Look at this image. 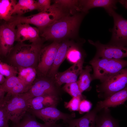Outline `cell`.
<instances>
[{
    "label": "cell",
    "instance_id": "6da1fadb",
    "mask_svg": "<svg viewBox=\"0 0 127 127\" xmlns=\"http://www.w3.org/2000/svg\"><path fill=\"white\" fill-rule=\"evenodd\" d=\"M85 14L82 12L68 14L45 28L40 36L46 40L58 41L75 37Z\"/></svg>",
    "mask_w": 127,
    "mask_h": 127
},
{
    "label": "cell",
    "instance_id": "7a4b0ae2",
    "mask_svg": "<svg viewBox=\"0 0 127 127\" xmlns=\"http://www.w3.org/2000/svg\"><path fill=\"white\" fill-rule=\"evenodd\" d=\"M42 43L41 39L30 44L18 42L7 56L12 66L16 68L20 67L35 68L37 65Z\"/></svg>",
    "mask_w": 127,
    "mask_h": 127
},
{
    "label": "cell",
    "instance_id": "3957f363",
    "mask_svg": "<svg viewBox=\"0 0 127 127\" xmlns=\"http://www.w3.org/2000/svg\"><path fill=\"white\" fill-rule=\"evenodd\" d=\"M93 70V79H99L102 82L124 68L127 65L126 60L95 57L90 62Z\"/></svg>",
    "mask_w": 127,
    "mask_h": 127
},
{
    "label": "cell",
    "instance_id": "277c9868",
    "mask_svg": "<svg viewBox=\"0 0 127 127\" xmlns=\"http://www.w3.org/2000/svg\"><path fill=\"white\" fill-rule=\"evenodd\" d=\"M30 97L26 92L19 94L7 93L3 103L7 112L9 120L13 124L18 122L27 112Z\"/></svg>",
    "mask_w": 127,
    "mask_h": 127
},
{
    "label": "cell",
    "instance_id": "5b68a950",
    "mask_svg": "<svg viewBox=\"0 0 127 127\" xmlns=\"http://www.w3.org/2000/svg\"><path fill=\"white\" fill-rule=\"evenodd\" d=\"M96 86L98 96L105 99L127 87V70L124 68Z\"/></svg>",
    "mask_w": 127,
    "mask_h": 127
},
{
    "label": "cell",
    "instance_id": "8992f818",
    "mask_svg": "<svg viewBox=\"0 0 127 127\" xmlns=\"http://www.w3.org/2000/svg\"><path fill=\"white\" fill-rule=\"evenodd\" d=\"M0 21V54L6 57L9 54L15 41L16 26L10 22Z\"/></svg>",
    "mask_w": 127,
    "mask_h": 127
},
{
    "label": "cell",
    "instance_id": "52a82bcc",
    "mask_svg": "<svg viewBox=\"0 0 127 127\" xmlns=\"http://www.w3.org/2000/svg\"><path fill=\"white\" fill-rule=\"evenodd\" d=\"M88 42L96 49L95 57L115 60L122 59L127 56L126 47L118 46L109 43L103 44L98 41L94 42L89 40Z\"/></svg>",
    "mask_w": 127,
    "mask_h": 127
},
{
    "label": "cell",
    "instance_id": "ba28073f",
    "mask_svg": "<svg viewBox=\"0 0 127 127\" xmlns=\"http://www.w3.org/2000/svg\"><path fill=\"white\" fill-rule=\"evenodd\" d=\"M43 121L44 123L53 125L60 119L63 121L74 119L75 117L74 113L69 114L63 112L56 107H50L37 110H28L27 111Z\"/></svg>",
    "mask_w": 127,
    "mask_h": 127
},
{
    "label": "cell",
    "instance_id": "9c48e42d",
    "mask_svg": "<svg viewBox=\"0 0 127 127\" xmlns=\"http://www.w3.org/2000/svg\"><path fill=\"white\" fill-rule=\"evenodd\" d=\"M114 25L110 31L112 32L111 40L109 43L126 47L127 43V20L115 11L112 13Z\"/></svg>",
    "mask_w": 127,
    "mask_h": 127
},
{
    "label": "cell",
    "instance_id": "30bf717a",
    "mask_svg": "<svg viewBox=\"0 0 127 127\" xmlns=\"http://www.w3.org/2000/svg\"><path fill=\"white\" fill-rule=\"evenodd\" d=\"M59 87L53 79L42 78L34 80L27 92L30 98L46 95L59 97Z\"/></svg>",
    "mask_w": 127,
    "mask_h": 127
},
{
    "label": "cell",
    "instance_id": "8fae6325",
    "mask_svg": "<svg viewBox=\"0 0 127 127\" xmlns=\"http://www.w3.org/2000/svg\"><path fill=\"white\" fill-rule=\"evenodd\" d=\"M60 42L54 41L50 44L42 48L40 51L37 65V68L43 75L48 73L54 62Z\"/></svg>",
    "mask_w": 127,
    "mask_h": 127
},
{
    "label": "cell",
    "instance_id": "7c38bea8",
    "mask_svg": "<svg viewBox=\"0 0 127 127\" xmlns=\"http://www.w3.org/2000/svg\"><path fill=\"white\" fill-rule=\"evenodd\" d=\"M83 62L73 64L64 72L56 73L53 79L56 85L59 87L63 83L76 82L82 69Z\"/></svg>",
    "mask_w": 127,
    "mask_h": 127
},
{
    "label": "cell",
    "instance_id": "4fadbf2b",
    "mask_svg": "<svg viewBox=\"0 0 127 127\" xmlns=\"http://www.w3.org/2000/svg\"><path fill=\"white\" fill-rule=\"evenodd\" d=\"M119 0H79V8L80 12L86 14L91 8L96 7L103 8L110 16L117 9L116 4Z\"/></svg>",
    "mask_w": 127,
    "mask_h": 127
},
{
    "label": "cell",
    "instance_id": "5bb4252c",
    "mask_svg": "<svg viewBox=\"0 0 127 127\" xmlns=\"http://www.w3.org/2000/svg\"><path fill=\"white\" fill-rule=\"evenodd\" d=\"M15 41L22 43L29 40L32 43L41 40L40 32L37 28L32 27L28 24H20L16 26Z\"/></svg>",
    "mask_w": 127,
    "mask_h": 127
},
{
    "label": "cell",
    "instance_id": "9a60e30c",
    "mask_svg": "<svg viewBox=\"0 0 127 127\" xmlns=\"http://www.w3.org/2000/svg\"><path fill=\"white\" fill-rule=\"evenodd\" d=\"M60 100L59 97L48 95L32 98L28 100V110H37L50 107H56Z\"/></svg>",
    "mask_w": 127,
    "mask_h": 127
},
{
    "label": "cell",
    "instance_id": "2e32d148",
    "mask_svg": "<svg viewBox=\"0 0 127 127\" xmlns=\"http://www.w3.org/2000/svg\"><path fill=\"white\" fill-rule=\"evenodd\" d=\"M127 99V88L115 93L98 102L95 107L98 111L104 108L115 107L123 104Z\"/></svg>",
    "mask_w": 127,
    "mask_h": 127
},
{
    "label": "cell",
    "instance_id": "e0dca14e",
    "mask_svg": "<svg viewBox=\"0 0 127 127\" xmlns=\"http://www.w3.org/2000/svg\"><path fill=\"white\" fill-rule=\"evenodd\" d=\"M72 43L67 41L60 43L53 63L48 73L49 76L53 78L57 72L59 67L66 58L67 51Z\"/></svg>",
    "mask_w": 127,
    "mask_h": 127
},
{
    "label": "cell",
    "instance_id": "ac0fdd59",
    "mask_svg": "<svg viewBox=\"0 0 127 127\" xmlns=\"http://www.w3.org/2000/svg\"><path fill=\"white\" fill-rule=\"evenodd\" d=\"M98 111L95 108L81 117L63 121L68 127H95V119Z\"/></svg>",
    "mask_w": 127,
    "mask_h": 127
},
{
    "label": "cell",
    "instance_id": "d6986e66",
    "mask_svg": "<svg viewBox=\"0 0 127 127\" xmlns=\"http://www.w3.org/2000/svg\"><path fill=\"white\" fill-rule=\"evenodd\" d=\"M95 127H120L118 120L111 115L109 108L98 111L95 119Z\"/></svg>",
    "mask_w": 127,
    "mask_h": 127
},
{
    "label": "cell",
    "instance_id": "ffe728a7",
    "mask_svg": "<svg viewBox=\"0 0 127 127\" xmlns=\"http://www.w3.org/2000/svg\"><path fill=\"white\" fill-rule=\"evenodd\" d=\"M55 124L40 123L37 120L35 116L27 111L19 121L13 124L11 127H52Z\"/></svg>",
    "mask_w": 127,
    "mask_h": 127
},
{
    "label": "cell",
    "instance_id": "44dd1931",
    "mask_svg": "<svg viewBox=\"0 0 127 127\" xmlns=\"http://www.w3.org/2000/svg\"><path fill=\"white\" fill-rule=\"evenodd\" d=\"M37 9L36 1L34 0H19L15 4L12 15L21 16L23 14Z\"/></svg>",
    "mask_w": 127,
    "mask_h": 127
},
{
    "label": "cell",
    "instance_id": "7402d4cb",
    "mask_svg": "<svg viewBox=\"0 0 127 127\" xmlns=\"http://www.w3.org/2000/svg\"><path fill=\"white\" fill-rule=\"evenodd\" d=\"M92 71V67L87 65L83 68L79 75L77 82L80 90L82 93L88 89L90 87L91 82L93 80L90 72Z\"/></svg>",
    "mask_w": 127,
    "mask_h": 127
},
{
    "label": "cell",
    "instance_id": "603a6c76",
    "mask_svg": "<svg viewBox=\"0 0 127 127\" xmlns=\"http://www.w3.org/2000/svg\"><path fill=\"white\" fill-rule=\"evenodd\" d=\"M17 2L15 0H0V20L10 21L12 16V12Z\"/></svg>",
    "mask_w": 127,
    "mask_h": 127
},
{
    "label": "cell",
    "instance_id": "cb8c5ba5",
    "mask_svg": "<svg viewBox=\"0 0 127 127\" xmlns=\"http://www.w3.org/2000/svg\"><path fill=\"white\" fill-rule=\"evenodd\" d=\"M18 77L27 84L32 85L35 79L36 71L32 67H18L17 68Z\"/></svg>",
    "mask_w": 127,
    "mask_h": 127
},
{
    "label": "cell",
    "instance_id": "d4e9b609",
    "mask_svg": "<svg viewBox=\"0 0 127 127\" xmlns=\"http://www.w3.org/2000/svg\"><path fill=\"white\" fill-rule=\"evenodd\" d=\"M81 50L78 44L72 43L68 49L66 58L73 64L83 61Z\"/></svg>",
    "mask_w": 127,
    "mask_h": 127
},
{
    "label": "cell",
    "instance_id": "484cf974",
    "mask_svg": "<svg viewBox=\"0 0 127 127\" xmlns=\"http://www.w3.org/2000/svg\"><path fill=\"white\" fill-rule=\"evenodd\" d=\"M22 81L16 76H14L5 78L0 88L5 93L12 94Z\"/></svg>",
    "mask_w": 127,
    "mask_h": 127
},
{
    "label": "cell",
    "instance_id": "4316f807",
    "mask_svg": "<svg viewBox=\"0 0 127 127\" xmlns=\"http://www.w3.org/2000/svg\"><path fill=\"white\" fill-rule=\"evenodd\" d=\"M55 2V3L61 6L71 14L79 12V0H57Z\"/></svg>",
    "mask_w": 127,
    "mask_h": 127
},
{
    "label": "cell",
    "instance_id": "83f0119b",
    "mask_svg": "<svg viewBox=\"0 0 127 127\" xmlns=\"http://www.w3.org/2000/svg\"><path fill=\"white\" fill-rule=\"evenodd\" d=\"M63 89L72 97H79L83 99V96L79 89L77 81L66 83L63 87Z\"/></svg>",
    "mask_w": 127,
    "mask_h": 127
},
{
    "label": "cell",
    "instance_id": "f1b7e54d",
    "mask_svg": "<svg viewBox=\"0 0 127 127\" xmlns=\"http://www.w3.org/2000/svg\"><path fill=\"white\" fill-rule=\"evenodd\" d=\"M17 69L12 65L0 60V74L7 78L18 74Z\"/></svg>",
    "mask_w": 127,
    "mask_h": 127
},
{
    "label": "cell",
    "instance_id": "f546056e",
    "mask_svg": "<svg viewBox=\"0 0 127 127\" xmlns=\"http://www.w3.org/2000/svg\"><path fill=\"white\" fill-rule=\"evenodd\" d=\"M3 101L0 103V127H9L8 114Z\"/></svg>",
    "mask_w": 127,
    "mask_h": 127
},
{
    "label": "cell",
    "instance_id": "4dcf8cb0",
    "mask_svg": "<svg viewBox=\"0 0 127 127\" xmlns=\"http://www.w3.org/2000/svg\"><path fill=\"white\" fill-rule=\"evenodd\" d=\"M82 99L79 97H73L69 102H64V106L71 111H78L80 103Z\"/></svg>",
    "mask_w": 127,
    "mask_h": 127
},
{
    "label": "cell",
    "instance_id": "1f68e13d",
    "mask_svg": "<svg viewBox=\"0 0 127 127\" xmlns=\"http://www.w3.org/2000/svg\"><path fill=\"white\" fill-rule=\"evenodd\" d=\"M37 9L39 12H45L50 7L51 1L50 0H38L36 1Z\"/></svg>",
    "mask_w": 127,
    "mask_h": 127
},
{
    "label": "cell",
    "instance_id": "d6a6232c",
    "mask_svg": "<svg viewBox=\"0 0 127 127\" xmlns=\"http://www.w3.org/2000/svg\"><path fill=\"white\" fill-rule=\"evenodd\" d=\"M92 106V104L90 101L85 99H83L80 103L78 111L81 114L88 112L90 111Z\"/></svg>",
    "mask_w": 127,
    "mask_h": 127
},
{
    "label": "cell",
    "instance_id": "836d02e7",
    "mask_svg": "<svg viewBox=\"0 0 127 127\" xmlns=\"http://www.w3.org/2000/svg\"><path fill=\"white\" fill-rule=\"evenodd\" d=\"M5 93L0 88V102L2 101L5 97Z\"/></svg>",
    "mask_w": 127,
    "mask_h": 127
},
{
    "label": "cell",
    "instance_id": "e575fe53",
    "mask_svg": "<svg viewBox=\"0 0 127 127\" xmlns=\"http://www.w3.org/2000/svg\"><path fill=\"white\" fill-rule=\"evenodd\" d=\"M5 79L4 77L0 74V85L3 84L4 82Z\"/></svg>",
    "mask_w": 127,
    "mask_h": 127
},
{
    "label": "cell",
    "instance_id": "d590c367",
    "mask_svg": "<svg viewBox=\"0 0 127 127\" xmlns=\"http://www.w3.org/2000/svg\"><path fill=\"white\" fill-rule=\"evenodd\" d=\"M52 127H68L67 126L66 127H64L61 125L60 124H56L54 125Z\"/></svg>",
    "mask_w": 127,
    "mask_h": 127
},
{
    "label": "cell",
    "instance_id": "8d00e7d4",
    "mask_svg": "<svg viewBox=\"0 0 127 127\" xmlns=\"http://www.w3.org/2000/svg\"><path fill=\"white\" fill-rule=\"evenodd\" d=\"M1 56L0 54V57Z\"/></svg>",
    "mask_w": 127,
    "mask_h": 127
},
{
    "label": "cell",
    "instance_id": "74e56055",
    "mask_svg": "<svg viewBox=\"0 0 127 127\" xmlns=\"http://www.w3.org/2000/svg\"><path fill=\"white\" fill-rule=\"evenodd\" d=\"M0 86H1V85H0Z\"/></svg>",
    "mask_w": 127,
    "mask_h": 127
},
{
    "label": "cell",
    "instance_id": "f35d334b",
    "mask_svg": "<svg viewBox=\"0 0 127 127\" xmlns=\"http://www.w3.org/2000/svg\"><path fill=\"white\" fill-rule=\"evenodd\" d=\"M0 102V103L1 102Z\"/></svg>",
    "mask_w": 127,
    "mask_h": 127
},
{
    "label": "cell",
    "instance_id": "ab89813d",
    "mask_svg": "<svg viewBox=\"0 0 127 127\" xmlns=\"http://www.w3.org/2000/svg\"></svg>",
    "mask_w": 127,
    "mask_h": 127
},
{
    "label": "cell",
    "instance_id": "60d3db41",
    "mask_svg": "<svg viewBox=\"0 0 127 127\" xmlns=\"http://www.w3.org/2000/svg\"></svg>",
    "mask_w": 127,
    "mask_h": 127
}]
</instances>
